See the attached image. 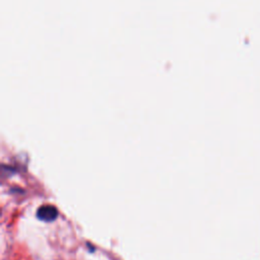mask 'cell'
<instances>
[{
    "mask_svg": "<svg viewBox=\"0 0 260 260\" xmlns=\"http://www.w3.org/2000/svg\"><path fill=\"white\" fill-rule=\"evenodd\" d=\"M58 215L57 208L51 204H44L37 210V216L44 221H53Z\"/></svg>",
    "mask_w": 260,
    "mask_h": 260,
    "instance_id": "cell-1",
    "label": "cell"
}]
</instances>
